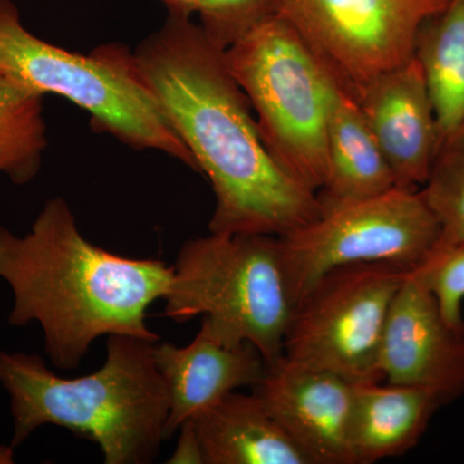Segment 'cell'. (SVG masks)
Listing matches in <instances>:
<instances>
[{
	"label": "cell",
	"mask_w": 464,
	"mask_h": 464,
	"mask_svg": "<svg viewBox=\"0 0 464 464\" xmlns=\"http://www.w3.org/2000/svg\"><path fill=\"white\" fill-rule=\"evenodd\" d=\"M48 148L44 96L0 75V177L34 181Z\"/></svg>",
	"instance_id": "cell-18"
},
{
	"label": "cell",
	"mask_w": 464,
	"mask_h": 464,
	"mask_svg": "<svg viewBox=\"0 0 464 464\" xmlns=\"http://www.w3.org/2000/svg\"><path fill=\"white\" fill-rule=\"evenodd\" d=\"M143 84L209 179V232L284 237L322 213L316 192L271 157L225 51L191 18L166 23L133 51Z\"/></svg>",
	"instance_id": "cell-1"
},
{
	"label": "cell",
	"mask_w": 464,
	"mask_h": 464,
	"mask_svg": "<svg viewBox=\"0 0 464 464\" xmlns=\"http://www.w3.org/2000/svg\"><path fill=\"white\" fill-rule=\"evenodd\" d=\"M414 58L429 88L441 141L464 121V0H450L423 24Z\"/></svg>",
	"instance_id": "cell-17"
},
{
	"label": "cell",
	"mask_w": 464,
	"mask_h": 464,
	"mask_svg": "<svg viewBox=\"0 0 464 464\" xmlns=\"http://www.w3.org/2000/svg\"><path fill=\"white\" fill-rule=\"evenodd\" d=\"M179 438L177 447L168 463L170 464H206L203 450L194 424L188 420L179 427Z\"/></svg>",
	"instance_id": "cell-22"
},
{
	"label": "cell",
	"mask_w": 464,
	"mask_h": 464,
	"mask_svg": "<svg viewBox=\"0 0 464 464\" xmlns=\"http://www.w3.org/2000/svg\"><path fill=\"white\" fill-rule=\"evenodd\" d=\"M411 274L431 290L449 323L464 325V244L439 246L431 257Z\"/></svg>",
	"instance_id": "cell-21"
},
{
	"label": "cell",
	"mask_w": 464,
	"mask_h": 464,
	"mask_svg": "<svg viewBox=\"0 0 464 464\" xmlns=\"http://www.w3.org/2000/svg\"><path fill=\"white\" fill-rule=\"evenodd\" d=\"M168 9V14L191 18L195 14V0H159Z\"/></svg>",
	"instance_id": "cell-23"
},
{
	"label": "cell",
	"mask_w": 464,
	"mask_h": 464,
	"mask_svg": "<svg viewBox=\"0 0 464 464\" xmlns=\"http://www.w3.org/2000/svg\"><path fill=\"white\" fill-rule=\"evenodd\" d=\"M250 390L311 464H355L350 444L351 382L282 355L266 362L264 375Z\"/></svg>",
	"instance_id": "cell-11"
},
{
	"label": "cell",
	"mask_w": 464,
	"mask_h": 464,
	"mask_svg": "<svg viewBox=\"0 0 464 464\" xmlns=\"http://www.w3.org/2000/svg\"><path fill=\"white\" fill-rule=\"evenodd\" d=\"M409 273L387 262L333 268L293 306L283 355L353 384L383 380L380 353L384 328Z\"/></svg>",
	"instance_id": "cell-8"
},
{
	"label": "cell",
	"mask_w": 464,
	"mask_h": 464,
	"mask_svg": "<svg viewBox=\"0 0 464 464\" xmlns=\"http://www.w3.org/2000/svg\"><path fill=\"white\" fill-rule=\"evenodd\" d=\"M279 14L282 0H195L199 26L224 51Z\"/></svg>",
	"instance_id": "cell-20"
},
{
	"label": "cell",
	"mask_w": 464,
	"mask_h": 464,
	"mask_svg": "<svg viewBox=\"0 0 464 464\" xmlns=\"http://www.w3.org/2000/svg\"><path fill=\"white\" fill-rule=\"evenodd\" d=\"M155 343L109 335L105 364L78 378L53 373L42 356L0 351V384L14 418L11 445L20 447L52 424L94 442L105 464L151 463L166 440L169 415Z\"/></svg>",
	"instance_id": "cell-3"
},
{
	"label": "cell",
	"mask_w": 464,
	"mask_h": 464,
	"mask_svg": "<svg viewBox=\"0 0 464 464\" xmlns=\"http://www.w3.org/2000/svg\"><path fill=\"white\" fill-rule=\"evenodd\" d=\"M0 75L69 100L90 114L94 130L128 148L161 152L199 173L123 44L100 45L90 54L63 50L29 32L12 0H0Z\"/></svg>",
	"instance_id": "cell-4"
},
{
	"label": "cell",
	"mask_w": 464,
	"mask_h": 464,
	"mask_svg": "<svg viewBox=\"0 0 464 464\" xmlns=\"http://www.w3.org/2000/svg\"><path fill=\"white\" fill-rule=\"evenodd\" d=\"M293 304L341 266L387 262L417 270L441 241V226L420 190L396 188L323 210L314 221L280 237Z\"/></svg>",
	"instance_id": "cell-7"
},
{
	"label": "cell",
	"mask_w": 464,
	"mask_h": 464,
	"mask_svg": "<svg viewBox=\"0 0 464 464\" xmlns=\"http://www.w3.org/2000/svg\"><path fill=\"white\" fill-rule=\"evenodd\" d=\"M422 188L441 226L440 246L464 244V121L440 141Z\"/></svg>",
	"instance_id": "cell-19"
},
{
	"label": "cell",
	"mask_w": 464,
	"mask_h": 464,
	"mask_svg": "<svg viewBox=\"0 0 464 464\" xmlns=\"http://www.w3.org/2000/svg\"><path fill=\"white\" fill-rule=\"evenodd\" d=\"M172 266L94 246L63 198L45 201L29 231L0 224V279L12 292V326L38 324L53 366L78 368L92 344L112 334L158 342L148 310L163 299Z\"/></svg>",
	"instance_id": "cell-2"
},
{
	"label": "cell",
	"mask_w": 464,
	"mask_h": 464,
	"mask_svg": "<svg viewBox=\"0 0 464 464\" xmlns=\"http://www.w3.org/2000/svg\"><path fill=\"white\" fill-rule=\"evenodd\" d=\"M274 160L317 192L328 177V121L337 90L283 14L225 51Z\"/></svg>",
	"instance_id": "cell-6"
},
{
	"label": "cell",
	"mask_w": 464,
	"mask_h": 464,
	"mask_svg": "<svg viewBox=\"0 0 464 464\" xmlns=\"http://www.w3.org/2000/svg\"><path fill=\"white\" fill-rule=\"evenodd\" d=\"M154 356L169 398L166 440L228 393L252 389L266 369L264 356L253 344L227 346L201 326L186 346L157 342Z\"/></svg>",
	"instance_id": "cell-13"
},
{
	"label": "cell",
	"mask_w": 464,
	"mask_h": 464,
	"mask_svg": "<svg viewBox=\"0 0 464 464\" xmlns=\"http://www.w3.org/2000/svg\"><path fill=\"white\" fill-rule=\"evenodd\" d=\"M190 420L206 464H311L256 393L234 391Z\"/></svg>",
	"instance_id": "cell-15"
},
{
	"label": "cell",
	"mask_w": 464,
	"mask_h": 464,
	"mask_svg": "<svg viewBox=\"0 0 464 464\" xmlns=\"http://www.w3.org/2000/svg\"><path fill=\"white\" fill-rule=\"evenodd\" d=\"M442 404L429 390L365 382L353 384L350 444L355 464L401 457L420 444Z\"/></svg>",
	"instance_id": "cell-14"
},
{
	"label": "cell",
	"mask_w": 464,
	"mask_h": 464,
	"mask_svg": "<svg viewBox=\"0 0 464 464\" xmlns=\"http://www.w3.org/2000/svg\"><path fill=\"white\" fill-rule=\"evenodd\" d=\"M14 445H0V464L14 463Z\"/></svg>",
	"instance_id": "cell-24"
},
{
	"label": "cell",
	"mask_w": 464,
	"mask_h": 464,
	"mask_svg": "<svg viewBox=\"0 0 464 464\" xmlns=\"http://www.w3.org/2000/svg\"><path fill=\"white\" fill-rule=\"evenodd\" d=\"M396 186L424 185L440 145L435 110L415 58L387 70L365 85L355 100Z\"/></svg>",
	"instance_id": "cell-12"
},
{
	"label": "cell",
	"mask_w": 464,
	"mask_h": 464,
	"mask_svg": "<svg viewBox=\"0 0 464 464\" xmlns=\"http://www.w3.org/2000/svg\"><path fill=\"white\" fill-rule=\"evenodd\" d=\"M389 383L429 390L442 406L464 395V325H453L438 299L413 274L391 304L380 353Z\"/></svg>",
	"instance_id": "cell-10"
},
{
	"label": "cell",
	"mask_w": 464,
	"mask_h": 464,
	"mask_svg": "<svg viewBox=\"0 0 464 464\" xmlns=\"http://www.w3.org/2000/svg\"><path fill=\"white\" fill-rule=\"evenodd\" d=\"M163 316L201 328L227 346L253 344L266 362L283 355L295 304L279 237L212 234L183 244L172 266Z\"/></svg>",
	"instance_id": "cell-5"
},
{
	"label": "cell",
	"mask_w": 464,
	"mask_h": 464,
	"mask_svg": "<svg viewBox=\"0 0 464 464\" xmlns=\"http://www.w3.org/2000/svg\"><path fill=\"white\" fill-rule=\"evenodd\" d=\"M450 0H282L333 84L353 101L375 76L414 57L415 39Z\"/></svg>",
	"instance_id": "cell-9"
},
{
	"label": "cell",
	"mask_w": 464,
	"mask_h": 464,
	"mask_svg": "<svg viewBox=\"0 0 464 464\" xmlns=\"http://www.w3.org/2000/svg\"><path fill=\"white\" fill-rule=\"evenodd\" d=\"M326 148L328 177L316 192L322 212L396 188L392 170L362 110L338 88L329 112Z\"/></svg>",
	"instance_id": "cell-16"
}]
</instances>
